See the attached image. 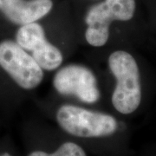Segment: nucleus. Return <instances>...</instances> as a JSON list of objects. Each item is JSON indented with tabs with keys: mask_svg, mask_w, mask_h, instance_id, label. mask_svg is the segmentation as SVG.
Wrapping results in <instances>:
<instances>
[{
	"mask_svg": "<svg viewBox=\"0 0 156 156\" xmlns=\"http://www.w3.org/2000/svg\"><path fill=\"white\" fill-rule=\"evenodd\" d=\"M108 66L116 79L112 103L117 111L128 115L137 109L141 101L139 68L134 58L124 50L113 52Z\"/></svg>",
	"mask_w": 156,
	"mask_h": 156,
	"instance_id": "1",
	"label": "nucleus"
},
{
	"mask_svg": "<svg viewBox=\"0 0 156 156\" xmlns=\"http://www.w3.org/2000/svg\"><path fill=\"white\" fill-rule=\"evenodd\" d=\"M56 120L67 133L83 138L108 136L117 128L116 120L111 115L68 104L59 108Z\"/></svg>",
	"mask_w": 156,
	"mask_h": 156,
	"instance_id": "2",
	"label": "nucleus"
},
{
	"mask_svg": "<svg viewBox=\"0 0 156 156\" xmlns=\"http://www.w3.org/2000/svg\"><path fill=\"white\" fill-rule=\"evenodd\" d=\"M135 0H104L90 7L85 17V38L89 44L101 47L109 37L112 21H128L134 17Z\"/></svg>",
	"mask_w": 156,
	"mask_h": 156,
	"instance_id": "3",
	"label": "nucleus"
},
{
	"mask_svg": "<svg viewBox=\"0 0 156 156\" xmlns=\"http://www.w3.org/2000/svg\"><path fill=\"white\" fill-rule=\"evenodd\" d=\"M0 66L24 89H35L44 78L43 69L32 56L11 40L0 43Z\"/></svg>",
	"mask_w": 156,
	"mask_h": 156,
	"instance_id": "4",
	"label": "nucleus"
},
{
	"mask_svg": "<svg viewBox=\"0 0 156 156\" xmlns=\"http://www.w3.org/2000/svg\"><path fill=\"white\" fill-rule=\"evenodd\" d=\"M53 85L62 95H73L85 103H95L100 99V90L95 75L88 68L70 64L56 73Z\"/></svg>",
	"mask_w": 156,
	"mask_h": 156,
	"instance_id": "5",
	"label": "nucleus"
},
{
	"mask_svg": "<svg viewBox=\"0 0 156 156\" xmlns=\"http://www.w3.org/2000/svg\"><path fill=\"white\" fill-rule=\"evenodd\" d=\"M16 43L24 50L31 52L43 69L54 70L62 62L61 51L47 41L44 28L37 23L21 25L16 34Z\"/></svg>",
	"mask_w": 156,
	"mask_h": 156,
	"instance_id": "6",
	"label": "nucleus"
},
{
	"mask_svg": "<svg viewBox=\"0 0 156 156\" xmlns=\"http://www.w3.org/2000/svg\"><path fill=\"white\" fill-rule=\"evenodd\" d=\"M52 7L51 0H0V11L8 20L19 25L41 19Z\"/></svg>",
	"mask_w": 156,
	"mask_h": 156,
	"instance_id": "7",
	"label": "nucleus"
},
{
	"mask_svg": "<svg viewBox=\"0 0 156 156\" xmlns=\"http://www.w3.org/2000/svg\"><path fill=\"white\" fill-rule=\"evenodd\" d=\"M29 156H86L83 149L73 142H66L53 153L47 154L42 151H35L30 154Z\"/></svg>",
	"mask_w": 156,
	"mask_h": 156,
	"instance_id": "8",
	"label": "nucleus"
},
{
	"mask_svg": "<svg viewBox=\"0 0 156 156\" xmlns=\"http://www.w3.org/2000/svg\"><path fill=\"white\" fill-rule=\"evenodd\" d=\"M0 156H11V154H7V153H5V154H1Z\"/></svg>",
	"mask_w": 156,
	"mask_h": 156,
	"instance_id": "9",
	"label": "nucleus"
}]
</instances>
